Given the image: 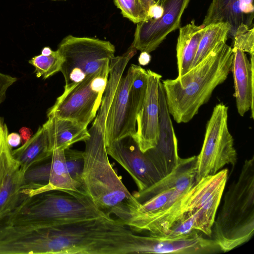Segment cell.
Here are the masks:
<instances>
[{"mask_svg": "<svg viewBox=\"0 0 254 254\" xmlns=\"http://www.w3.org/2000/svg\"><path fill=\"white\" fill-rule=\"evenodd\" d=\"M145 236L112 216L42 226L41 254H143Z\"/></svg>", "mask_w": 254, "mask_h": 254, "instance_id": "6da1fadb", "label": "cell"}, {"mask_svg": "<svg viewBox=\"0 0 254 254\" xmlns=\"http://www.w3.org/2000/svg\"><path fill=\"white\" fill-rule=\"evenodd\" d=\"M233 59L232 48L225 43L181 76L161 80L169 113L177 123L190 121L209 101L227 79Z\"/></svg>", "mask_w": 254, "mask_h": 254, "instance_id": "7a4b0ae2", "label": "cell"}, {"mask_svg": "<svg viewBox=\"0 0 254 254\" xmlns=\"http://www.w3.org/2000/svg\"><path fill=\"white\" fill-rule=\"evenodd\" d=\"M85 143L81 190L100 210L126 225L140 203L110 163L105 138L90 135Z\"/></svg>", "mask_w": 254, "mask_h": 254, "instance_id": "3957f363", "label": "cell"}, {"mask_svg": "<svg viewBox=\"0 0 254 254\" xmlns=\"http://www.w3.org/2000/svg\"><path fill=\"white\" fill-rule=\"evenodd\" d=\"M108 215L83 191L52 190L31 195L20 192L17 204L2 223L52 226Z\"/></svg>", "mask_w": 254, "mask_h": 254, "instance_id": "277c9868", "label": "cell"}, {"mask_svg": "<svg viewBox=\"0 0 254 254\" xmlns=\"http://www.w3.org/2000/svg\"><path fill=\"white\" fill-rule=\"evenodd\" d=\"M254 233V157L246 159L238 179L230 186L212 228L222 252L249 241Z\"/></svg>", "mask_w": 254, "mask_h": 254, "instance_id": "5b68a950", "label": "cell"}, {"mask_svg": "<svg viewBox=\"0 0 254 254\" xmlns=\"http://www.w3.org/2000/svg\"><path fill=\"white\" fill-rule=\"evenodd\" d=\"M57 50L63 58L61 69L66 92L89 76L110 67L115 47L110 41L68 35Z\"/></svg>", "mask_w": 254, "mask_h": 254, "instance_id": "8992f818", "label": "cell"}, {"mask_svg": "<svg viewBox=\"0 0 254 254\" xmlns=\"http://www.w3.org/2000/svg\"><path fill=\"white\" fill-rule=\"evenodd\" d=\"M228 107L223 103L214 108L208 121L202 146L196 160L195 184L216 174L225 165L235 166L237 154L228 127Z\"/></svg>", "mask_w": 254, "mask_h": 254, "instance_id": "52a82bcc", "label": "cell"}, {"mask_svg": "<svg viewBox=\"0 0 254 254\" xmlns=\"http://www.w3.org/2000/svg\"><path fill=\"white\" fill-rule=\"evenodd\" d=\"M110 67L93 74L58 97L47 117L69 120L87 127L96 117L107 86Z\"/></svg>", "mask_w": 254, "mask_h": 254, "instance_id": "ba28073f", "label": "cell"}, {"mask_svg": "<svg viewBox=\"0 0 254 254\" xmlns=\"http://www.w3.org/2000/svg\"><path fill=\"white\" fill-rule=\"evenodd\" d=\"M187 192L172 189L140 203L126 225L148 235L166 236L174 222L182 215Z\"/></svg>", "mask_w": 254, "mask_h": 254, "instance_id": "9c48e42d", "label": "cell"}, {"mask_svg": "<svg viewBox=\"0 0 254 254\" xmlns=\"http://www.w3.org/2000/svg\"><path fill=\"white\" fill-rule=\"evenodd\" d=\"M224 169L201 179L188 192L184 212L195 216L197 230L211 236L216 213L228 179ZM183 212V213H184Z\"/></svg>", "mask_w": 254, "mask_h": 254, "instance_id": "30bf717a", "label": "cell"}, {"mask_svg": "<svg viewBox=\"0 0 254 254\" xmlns=\"http://www.w3.org/2000/svg\"><path fill=\"white\" fill-rule=\"evenodd\" d=\"M21 192L31 195L52 190L82 191L72 180L65 164L64 150L56 149L44 161L29 168L24 174Z\"/></svg>", "mask_w": 254, "mask_h": 254, "instance_id": "8fae6325", "label": "cell"}, {"mask_svg": "<svg viewBox=\"0 0 254 254\" xmlns=\"http://www.w3.org/2000/svg\"><path fill=\"white\" fill-rule=\"evenodd\" d=\"M138 65L131 64L121 77L106 121L105 140L106 147L112 142L131 136L135 139L136 117L131 100V87Z\"/></svg>", "mask_w": 254, "mask_h": 254, "instance_id": "7c38bea8", "label": "cell"}, {"mask_svg": "<svg viewBox=\"0 0 254 254\" xmlns=\"http://www.w3.org/2000/svg\"><path fill=\"white\" fill-rule=\"evenodd\" d=\"M190 0H161V16L148 18L137 24L131 45L141 52L155 50L167 36L180 28L181 18Z\"/></svg>", "mask_w": 254, "mask_h": 254, "instance_id": "4fadbf2b", "label": "cell"}, {"mask_svg": "<svg viewBox=\"0 0 254 254\" xmlns=\"http://www.w3.org/2000/svg\"><path fill=\"white\" fill-rule=\"evenodd\" d=\"M106 150L108 155L130 175L138 191L149 188L164 178L131 136L112 142Z\"/></svg>", "mask_w": 254, "mask_h": 254, "instance_id": "5bb4252c", "label": "cell"}, {"mask_svg": "<svg viewBox=\"0 0 254 254\" xmlns=\"http://www.w3.org/2000/svg\"><path fill=\"white\" fill-rule=\"evenodd\" d=\"M159 137L156 145L145 154L153 165L164 177L174 169L178 163V143L165 92L161 82L159 84Z\"/></svg>", "mask_w": 254, "mask_h": 254, "instance_id": "9a60e30c", "label": "cell"}, {"mask_svg": "<svg viewBox=\"0 0 254 254\" xmlns=\"http://www.w3.org/2000/svg\"><path fill=\"white\" fill-rule=\"evenodd\" d=\"M147 86L145 99L136 118L135 140L140 150L145 152L154 147L159 137V84L162 76L147 70Z\"/></svg>", "mask_w": 254, "mask_h": 254, "instance_id": "2e32d148", "label": "cell"}, {"mask_svg": "<svg viewBox=\"0 0 254 254\" xmlns=\"http://www.w3.org/2000/svg\"><path fill=\"white\" fill-rule=\"evenodd\" d=\"M233 59L231 70L232 72L238 112L244 116L250 110L251 118L254 117V60L251 55L250 61L245 52L240 49L232 48Z\"/></svg>", "mask_w": 254, "mask_h": 254, "instance_id": "e0dca14e", "label": "cell"}, {"mask_svg": "<svg viewBox=\"0 0 254 254\" xmlns=\"http://www.w3.org/2000/svg\"><path fill=\"white\" fill-rule=\"evenodd\" d=\"M254 0H212L202 25L213 23H229V35L233 37L238 27L242 24L254 26Z\"/></svg>", "mask_w": 254, "mask_h": 254, "instance_id": "ac0fdd59", "label": "cell"}, {"mask_svg": "<svg viewBox=\"0 0 254 254\" xmlns=\"http://www.w3.org/2000/svg\"><path fill=\"white\" fill-rule=\"evenodd\" d=\"M196 160V156L187 158L180 157L177 165L171 173L149 188L141 191H134L132 194L139 203H142L172 189L188 191L195 185Z\"/></svg>", "mask_w": 254, "mask_h": 254, "instance_id": "d6986e66", "label": "cell"}, {"mask_svg": "<svg viewBox=\"0 0 254 254\" xmlns=\"http://www.w3.org/2000/svg\"><path fill=\"white\" fill-rule=\"evenodd\" d=\"M42 127L51 152L56 149L65 150L75 143L86 141L90 137L86 127L69 120L49 117Z\"/></svg>", "mask_w": 254, "mask_h": 254, "instance_id": "ffe728a7", "label": "cell"}, {"mask_svg": "<svg viewBox=\"0 0 254 254\" xmlns=\"http://www.w3.org/2000/svg\"><path fill=\"white\" fill-rule=\"evenodd\" d=\"M11 153L23 174L31 167L49 158L52 152L49 150L47 134L43 127H39L29 140L20 147L12 150Z\"/></svg>", "mask_w": 254, "mask_h": 254, "instance_id": "44dd1931", "label": "cell"}, {"mask_svg": "<svg viewBox=\"0 0 254 254\" xmlns=\"http://www.w3.org/2000/svg\"><path fill=\"white\" fill-rule=\"evenodd\" d=\"M204 26H197L195 21L180 28L176 46L178 77L191 68L204 32Z\"/></svg>", "mask_w": 254, "mask_h": 254, "instance_id": "7402d4cb", "label": "cell"}, {"mask_svg": "<svg viewBox=\"0 0 254 254\" xmlns=\"http://www.w3.org/2000/svg\"><path fill=\"white\" fill-rule=\"evenodd\" d=\"M203 29L191 68L203 60L215 48L226 43L231 26L228 23L219 22L207 25Z\"/></svg>", "mask_w": 254, "mask_h": 254, "instance_id": "603a6c76", "label": "cell"}, {"mask_svg": "<svg viewBox=\"0 0 254 254\" xmlns=\"http://www.w3.org/2000/svg\"><path fill=\"white\" fill-rule=\"evenodd\" d=\"M24 174L17 167L6 178L0 190V221L4 218L17 204Z\"/></svg>", "mask_w": 254, "mask_h": 254, "instance_id": "cb8c5ba5", "label": "cell"}, {"mask_svg": "<svg viewBox=\"0 0 254 254\" xmlns=\"http://www.w3.org/2000/svg\"><path fill=\"white\" fill-rule=\"evenodd\" d=\"M8 130L3 119L0 118V190L7 177L19 167L12 157V149L7 142Z\"/></svg>", "mask_w": 254, "mask_h": 254, "instance_id": "d4e9b609", "label": "cell"}, {"mask_svg": "<svg viewBox=\"0 0 254 254\" xmlns=\"http://www.w3.org/2000/svg\"><path fill=\"white\" fill-rule=\"evenodd\" d=\"M63 63V58L57 50L53 51L49 56L41 54L29 61V63L35 68L34 72L37 77H42L44 79L60 71Z\"/></svg>", "mask_w": 254, "mask_h": 254, "instance_id": "484cf974", "label": "cell"}, {"mask_svg": "<svg viewBox=\"0 0 254 254\" xmlns=\"http://www.w3.org/2000/svg\"><path fill=\"white\" fill-rule=\"evenodd\" d=\"M64 155L67 170L70 177L81 188L84 164L83 151L68 148L64 150Z\"/></svg>", "mask_w": 254, "mask_h": 254, "instance_id": "4316f807", "label": "cell"}, {"mask_svg": "<svg viewBox=\"0 0 254 254\" xmlns=\"http://www.w3.org/2000/svg\"><path fill=\"white\" fill-rule=\"evenodd\" d=\"M114 3L123 16L134 23L145 21L147 18V11L140 0H114Z\"/></svg>", "mask_w": 254, "mask_h": 254, "instance_id": "83f0119b", "label": "cell"}, {"mask_svg": "<svg viewBox=\"0 0 254 254\" xmlns=\"http://www.w3.org/2000/svg\"><path fill=\"white\" fill-rule=\"evenodd\" d=\"M233 47L250 55H254V27L246 24L240 25L233 37Z\"/></svg>", "mask_w": 254, "mask_h": 254, "instance_id": "f1b7e54d", "label": "cell"}, {"mask_svg": "<svg viewBox=\"0 0 254 254\" xmlns=\"http://www.w3.org/2000/svg\"><path fill=\"white\" fill-rule=\"evenodd\" d=\"M16 77L0 72V105L6 98L8 89L16 81Z\"/></svg>", "mask_w": 254, "mask_h": 254, "instance_id": "f546056e", "label": "cell"}, {"mask_svg": "<svg viewBox=\"0 0 254 254\" xmlns=\"http://www.w3.org/2000/svg\"><path fill=\"white\" fill-rule=\"evenodd\" d=\"M164 12L162 5L159 3H156L149 6L147 10V18L157 19L160 18Z\"/></svg>", "mask_w": 254, "mask_h": 254, "instance_id": "4dcf8cb0", "label": "cell"}, {"mask_svg": "<svg viewBox=\"0 0 254 254\" xmlns=\"http://www.w3.org/2000/svg\"><path fill=\"white\" fill-rule=\"evenodd\" d=\"M6 139L7 143L11 148L18 146L21 142L20 134L16 132L8 133Z\"/></svg>", "mask_w": 254, "mask_h": 254, "instance_id": "1f68e13d", "label": "cell"}, {"mask_svg": "<svg viewBox=\"0 0 254 254\" xmlns=\"http://www.w3.org/2000/svg\"><path fill=\"white\" fill-rule=\"evenodd\" d=\"M19 131L22 144L24 143L32 137V131L29 128L23 127L19 129Z\"/></svg>", "mask_w": 254, "mask_h": 254, "instance_id": "d6a6232c", "label": "cell"}, {"mask_svg": "<svg viewBox=\"0 0 254 254\" xmlns=\"http://www.w3.org/2000/svg\"><path fill=\"white\" fill-rule=\"evenodd\" d=\"M151 57L149 53L141 52L138 58L139 65L145 66L149 64L151 61Z\"/></svg>", "mask_w": 254, "mask_h": 254, "instance_id": "836d02e7", "label": "cell"}, {"mask_svg": "<svg viewBox=\"0 0 254 254\" xmlns=\"http://www.w3.org/2000/svg\"><path fill=\"white\" fill-rule=\"evenodd\" d=\"M143 4L145 8L146 9L147 12V10L150 6L159 3L161 0H140Z\"/></svg>", "mask_w": 254, "mask_h": 254, "instance_id": "e575fe53", "label": "cell"}, {"mask_svg": "<svg viewBox=\"0 0 254 254\" xmlns=\"http://www.w3.org/2000/svg\"><path fill=\"white\" fill-rule=\"evenodd\" d=\"M53 51L49 47H45L42 50L41 54L44 56H49L52 54Z\"/></svg>", "mask_w": 254, "mask_h": 254, "instance_id": "d590c367", "label": "cell"}, {"mask_svg": "<svg viewBox=\"0 0 254 254\" xmlns=\"http://www.w3.org/2000/svg\"></svg>", "mask_w": 254, "mask_h": 254, "instance_id": "8d00e7d4", "label": "cell"}, {"mask_svg": "<svg viewBox=\"0 0 254 254\" xmlns=\"http://www.w3.org/2000/svg\"></svg>", "mask_w": 254, "mask_h": 254, "instance_id": "74e56055", "label": "cell"}]
</instances>
